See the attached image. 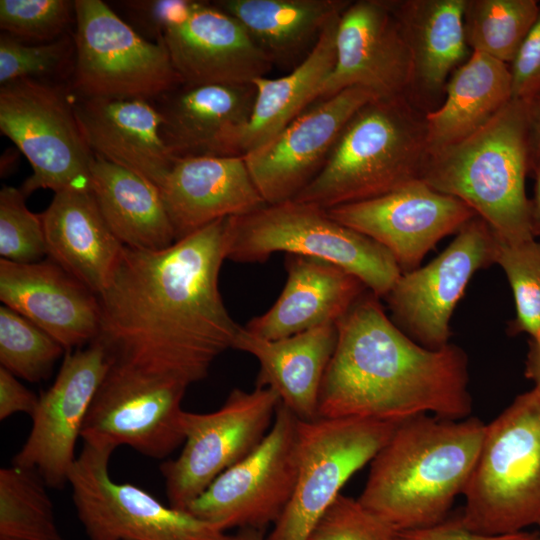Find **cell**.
I'll list each match as a JSON object with an SVG mask.
<instances>
[{
    "instance_id": "obj_1",
    "label": "cell",
    "mask_w": 540,
    "mask_h": 540,
    "mask_svg": "<svg viewBox=\"0 0 540 540\" xmlns=\"http://www.w3.org/2000/svg\"><path fill=\"white\" fill-rule=\"evenodd\" d=\"M227 218L156 251L124 246L99 297L96 338L112 362L185 386L204 379L241 328L218 278Z\"/></svg>"
},
{
    "instance_id": "obj_2",
    "label": "cell",
    "mask_w": 540,
    "mask_h": 540,
    "mask_svg": "<svg viewBox=\"0 0 540 540\" xmlns=\"http://www.w3.org/2000/svg\"><path fill=\"white\" fill-rule=\"evenodd\" d=\"M336 327V347L319 393V418L398 423L430 413L452 420L470 415L468 358L459 346L429 349L417 343L369 290Z\"/></svg>"
},
{
    "instance_id": "obj_3",
    "label": "cell",
    "mask_w": 540,
    "mask_h": 540,
    "mask_svg": "<svg viewBox=\"0 0 540 540\" xmlns=\"http://www.w3.org/2000/svg\"><path fill=\"white\" fill-rule=\"evenodd\" d=\"M485 426L429 414L401 421L370 462L359 502L402 532L441 523L465 490Z\"/></svg>"
},
{
    "instance_id": "obj_4",
    "label": "cell",
    "mask_w": 540,
    "mask_h": 540,
    "mask_svg": "<svg viewBox=\"0 0 540 540\" xmlns=\"http://www.w3.org/2000/svg\"><path fill=\"white\" fill-rule=\"evenodd\" d=\"M527 104L512 98L469 137L428 152L420 180L469 206L506 243L533 239Z\"/></svg>"
},
{
    "instance_id": "obj_5",
    "label": "cell",
    "mask_w": 540,
    "mask_h": 540,
    "mask_svg": "<svg viewBox=\"0 0 540 540\" xmlns=\"http://www.w3.org/2000/svg\"><path fill=\"white\" fill-rule=\"evenodd\" d=\"M426 136L425 114L405 97L375 98L353 114L322 170L293 200L326 210L420 180Z\"/></svg>"
},
{
    "instance_id": "obj_6",
    "label": "cell",
    "mask_w": 540,
    "mask_h": 540,
    "mask_svg": "<svg viewBox=\"0 0 540 540\" xmlns=\"http://www.w3.org/2000/svg\"><path fill=\"white\" fill-rule=\"evenodd\" d=\"M459 521L483 534L540 525V387L518 395L485 426Z\"/></svg>"
},
{
    "instance_id": "obj_7",
    "label": "cell",
    "mask_w": 540,
    "mask_h": 540,
    "mask_svg": "<svg viewBox=\"0 0 540 540\" xmlns=\"http://www.w3.org/2000/svg\"><path fill=\"white\" fill-rule=\"evenodd\" d=\"M276 252L333 263L357 276L380 298L402 273L385 248L317 206L291 200L227 218L225 259L261 263Z\"/></svg>"
},
{
    "instance_id": "obj_8",
    "label": "cell",
    "mask_w": 540,
    "mask_h": 540,
    "mask_svg": "<svg viewBox=\"0 0 540 540\" xmlns=\"http://www.w3.org/2000/svg\"><path fill=\"white\" fill-rule=\"evenodd\" d=\"M0 130L33 169L20 188L26 198L38 189L90 191L94 154L58 85L37 78L1 85Z\"/></svg>"
},
{
    "instance_id": "obj_9",
    "label": "cell",
    "mask_w": 540,
    "mask_h": 540,
    "mask_svg": "<svg viewBox=\"0 0 540 540\" xmlns=\"http://www.w3.org/2000/svg\"><path fill=\"white\" fill-rule=\"evenodd\" d=\"M73 87L81 98L150 99L182 85L164 42L101 0L75 1Z\"/></svg>"
},
{
    "instance_id": "obj_10",
    "label": "cell",
    "mask_w": 540,
    "mask_h": 540,
    "mask_svg": "<svg viewBox=\"0 0 540 540\" xmlns=\"http://www.w3.org/2000/svg\"><path fill=\"white\" fill-rule=\"evenodd\" d=\"M114 450L83 442L69 475L73 504L90 540H238L133 484L115 482L109 473Z\"/></svg>"
},
{
    "instance_id": "obj_11",
    "label": "cell",
    "mask_w": 540,
    "mask_h": 540,
    "mask_svg": "<svg viewBox=\"0 0 540 540\" xmlns=\"http://www.w3.org/2000/svg\"><path fill=\"white\" fill-rule=\"evenodd\" d=\"M399 423L362 418L299 419L294 492L266 540H307L345 483L372 461Z\"/></svg>"
},
{
    "instance_id": "obj_12",
    "label": "cell",
    "mask_w": 540,
    "mask_h": 540,
    "mask_svg": "<svg viewBox=\"0 0 540 540\" xmlns=\"http://www.w3.org/2000/svg\"><path fill=\"white\" fill-rule=\"evenodd\" d=\"M280 402L269 387L235 388L213 412L184 411L183 449L160 466L169 506L186 510L221 473L248 456L269 432Z\"/></svg>"
},
{
    "instance_id": "obj_13",
    "label": "cell",
    "mask_w": 540,
    "mask_h": 540,
    "mask_svg": "<svg viewBox=\"0 0 540 540\" xmlns=\"http://www.w3.org/2000/svg\"><path fill=\"white\" fill-rule=\"evenodd\" d=\"M298 427L299 419L280 402L261 443L221 473L186 511L225 531L274 525L296 484Z\"/></svg>"
},
{
    "instance_id": "obj_14",
    "label": "cell",
    "mask_w": 540,
    "mask_h": 540,
    "mask_svg": "<svg viewBox=\"0 0 540 540\" xmlns=\"http://www.w3.org/2000/svg\"><path fill=\"white\" fill-rule=\"evenodd\" d=\"M187 386L112 362L89 407L83 442L127 445L163 459L184 443L181 403Z\"/></svg>"
},
{
    "instance_id": "obj_15",
    "label": "cell",
    "mask_w": 540,
    "mask_h": 540,
    "mask_svg": "<svg viewBox=\"0 0 540 540\" xmlns=\"http://www.w3.org/2000/svg\"><path fill=\"white\" fill-rule=\"evenodd\" d=\"M496 242L491 227L476 216L430 263L402 272L384 297L394 324L426 348L448 345L454 309L474 274L494 264Z\"/></svg>"
},
{
    "instance_id": "obj_16",
    "label": "cell",
    "mask_w": 540,
    "mask_h": 540,
    "mask_svg": "<svg viewBox=\"0 0 540 540\" xmlns=\"http://www.w3.org/2000/svg\"><path fill=\"white\" fill-rule=\"evenodd\" d=\"M112 360L97 340L68 350L52 386L39 396L31 431L12 464L37 470L50 488H63L91 402Z\"/></svg>"
},
{
    "instance_id": "obj_17",
    "label": "cell",
    "mask_w": 540,
    "mask_h": 540,
    "mask_svg": "<svg viewBox=\"0 0 540 540\" xmlns=\"http://www.w3.org/2000/svg\"><path fill=\"white\" fill-rule=\"evenodd\" d=\"M337 222L385 248L402 272L421 261L444 237L457 234L476 213L461 200L412 181L382 196L326 209Z\"/></svg>"
},
{
    "instance_id": "obj_18",
    "label": "cell",
    "mask_w": 540,
    "mask_h": 540,
    "mask_svg": "<svg viewBox=\"0 0 540 540\" xmlns=\"http://www.w3.org/2000/svg\"><path fill=\"white\" fill-rule=\"evenodd\" d=\"M378 98L350 87L317 101L264 145L243 155L267 205L295 199L319 174L353 114Z\"/></svg>"
},
{
    "instance_id": "obj_19",
    "label": "cell",
    "mask_w": 540,
    "mask_h": 540,
    "mask_svg": "<svg viewBox=\"0 0 540 540\" xmlns=\"http://www.w3.org/2000/svg\"><path fill=\"white\" fill-rule=\"evenodd\" d=\"M160 39L184 85L252 83L273 68L243 26L213 1L176 0Z\"/></svg>"
},
{
    "instance_id": "obj_20",
    "label": "cell",
    "mask_w": 540,
    "mask_h": 540,
    "mask_svg": "<svg viewBox=\"0 0 540 540\" xmlns=\"http://www.w3.org/2000/svg\"><path fill=\"white\" fill-rule=\"evenodd\" d=\"M336 61L317 100L350 87L378 98L405 97L411 57L386 0L351 1L336 31Z\"/></svg>"
},
{
    "instance_id": "obj_21",
    "label": "cell",
    "mask_w": 540,
    "mask_h": 540,
    "mask_svg": "<svg viewBox=\"0 0 540 540\" xmlns=\"http://www.w3.org/2000/svg\"><path fill=\"white\" fill-rule=\"evenodd\" d=\"M0 300L67 351L99 335V297L47 257L33 263L0 260Z\"/></svg>"
},
{
    "instance_id": "obj_22",
    "label": "cell",
    "mask_w": 540,
    "mask_h": 540,
    "mask_svg": "<svg viewBox=\"0 0 540 540\" xmlns=\"http://www.w3.org/2000/svg\"><path fill=\"white\" fill-rule=\"evenodd\" d=\"M159 189L176 241L267 205L243 156L175 158Z\"/></svg>"
},
{
    "instance_id": "obj_23",
    "label": "cell",
    "mask_w": 540,
    "mask_h": 540,
    "mask_svg": "<svg viewBox=\"0 0 540 540\" xmlns=\"http://www.w3.org/2000/svg\"><path fill=\"white\" fill-rule=\"evenodd\" d=\"M411 57L405 98L427 114L438 108L449 75L469 58L465 0H386Z\"/></svg>"
},
{
    "instance_id": "obj_24",
    "label": "cell",
    "mask_w": 540,
    "mask_h": 540,
    "mask_svg": "<svg viewBox=\"0 0 540 540\" xmlns=\"http://www.w3.org/2000/svg\"><path fill=\"white\" fill-rule=\"evenodd\" d=\"M74 110L94 155L160 188L175 158L161 134L163 118L159 108L147 99L81 98Z\"/></svg>"
},
{
    "instance_id": "obj_25",
    "label": "cell",
    "mask_w": 540,
    "mask_h": 540,
    "mask_svg": "<svg viewBox=\"0 0 540 540\" xmlns=\"http://www.w3.org/2000/svg\"><path fill=\"white\" fill-rule=\"evenodd\" d=\"M287 280L273 304L244 328L276 340L325 324H336L369 289L354 274L321 259L285 255Z\"/></svg>"
},
{
    "instance_id": "obj_26",
    "label": "cell",
    "mask_w": 540,
    "mask_h": 540,
    "mask_svg": "<svg viewBox=\"0 0 540 540\" xmlns=\"http://www.w3.org/2000/svg\"><path fill=\"white\" fill-rule=\"evenodd\" d=\"M181 86L159 108L172 157L234 156L235 140L252 114L254 84Z\"/></svg>"
},
{
    "instance_id": "obj_27",
    "label": "cell",
    "mask_w": 540,
    "mask_h": 540,
    "mask_svg": "<svg viewBox=\"0 0 540 540\" xmlns=\"http://www.w3.org/2000/svg\"><path fill=\"white\" fill-rule=\"evenodd\" d=\"M336 342V324L276 340L258 337L241 326L233 349L258 361L256 387L273 389L298 419L310 421L319 418V393Z\"/></svg>"
},
{
    "instance_id": "obj_28",
    "label": "cell",
    "mask_w": 540,
    "mask_h": 540,
    "mask_svg": "<svg viewBox=\"0 0 540 540\" xmlns=\"http://www.w3.org/2000/svg\"><path fill=\"white\" fill-rule=\"evenodd\" d=\"M41 218L47 257L99 296L112 279L124 245L110 230L91 191L55 193Z\"/></svg>"
},
{
    "instance_id": "obj_29",
    "label": "cell",
    "mask_w": 540,
    "mask_h": 540,
    "mask_svg": "<svg viewBox=\"0 0 540 540\" xmlns=\"http://www.w3.org/2000/svg\"><path fill=\"white\" fill-rule=\"evenodd\" d=\"M272 66L293 70L311 53L330 21L350 0H216Z\"/></svg>"
},
{
    "instance_id": "obj_30",
    "label": "cell",
    "mask_w": 540,
    "mask_h": 540,
    "mask_svg": "<svg viewBox=\"0 0 540 540\" xmlns=\"http://www.w3.org/2000/svg\"><path fill=\"white\" fill-rule=\"evenodd\" d=\"M341 14L330 21L311 53L288 74L252 81L255 102L248 123L235 140L234 156H243L264 145L316 102L335 65L336 31Z\"/></svg>"
},
{
    "instance_id": "obj_31",
    "label": "cell",
    "mask_w": 540,
    "mask_h": 540,
    "mask_svg": "<svg viewBox=\"0 0 540 540\" xmlns=\"http://www.w3.org/2000/svg\"><path fill=\"white\" fill-rule=\"evenodd\" d=\"M512 98L509 65L471 52L449 78L440 106L425 114L427 153L474 134Z\"/></svg>"
},
{
    "instance_id": "obj_32",
    "label": "cell",
    "mask_w": 540,
    "mask_h": 540,
    "mask_svg": "<svg viewBox=\"0 0 540 540\" xmlns=\"http://www.w3.org/2000/svg\"><path fill=\"white\" fill-rule=\"evenodd\" d=\"M90 191L124 246L156 251L176 242L160 189L141 175L94 155Z\"/></svg>"
},
{
    "instance_id": "obj_33",
    "label": "cell",
    "mask_w": 540,
    "mask_h": 540,
    "mask_svg": "<svg viewBox=\"0 0 540 540\" xmlns=\"http://www.w3.org/2000/svg\"><path fill=\"white\" fill-rule=\"evenodd\" d=\"M47 487L35 469H0V540H65Z\"/></svg>"
},
{
    "instance_id": "obj_34",
    "label": "cell",
    "mask_w": 540,
    "mask_h": 540,
    "mask_svg": "<svg viewBox=\"0 0 540 540\" xmlns=\"http://www.w3.org/2000/svg\"><path fill=\"white\" fill-rule=\"evenodd\" d=\"M539 12L535 0H465L463 25L472 52L510 64Z\"/></svg>"
},
{
    "instance_id": "obj_35",
    "label": "cell",
    "mask_w": 540,
    "mask_h": 540,
    "mask_svg": "<svg viewBox=\"0 0 540 540\" xmlns=\"http://www.w3.org/2000/svg\"><path fill=\"white\" fill-rule=\"evenodd\" d=\"M58 341L7 306L0 307V363L18 378L46 380L64 352Z\"/></svg>"
},
{
    "instance_id": "obj_36",
    "label": "cell",
    "mask_w": 540,
    "mask_h": 540,
    "mask_svg": "<svg viewBox=\"0 0 540 540\" xmlns=\"http://www.w3.org/2000/svg\"><path fill=\"white\" fill-rule=\"evenodd\" d=\"M494 263L504 271L514 297L515 317L508 332L534 335L540 327V241L506 243L497 238Z\"/></svg>"
},
{
    "instance_id": "obj_37",
    "label": "cell",
    "mask_w": 540,
    "mask_h": 540,
    "mask_svg": "<svg viewBox=\"0 0 540 540\" xmlns=\"http://www.w3.org/2000/svg\"><path fill=\"white\" fill-rule=\"evenodd\" d=\"M20 190L3 185L0 191V254L15 263H33L47 256L41 214L25 205Z\"/></svg>"
},
{
    "instance_id": "obj_38",
    "label": "cell",
    "mask_w": 540,
    "mask_h": 540,
    "mask_svg": "<svg viewBox=\"0 0 540 540\" xmlns=\"http://www.w3.org/2000/svg\"><path fill=\"white\" fill-rule=\"evenodd\" d=\"M75 20V1L1 0L0 27L24 41L46 42L65 35Z\"/></svg>"
},
{
    "instance_id": "obj_39",
    "label": "cell",
    "mask_w": 540,
    "mask_h": 540,
    "mask_svg": "<svg viewBox=\"0 0 540 540\" xmlns=\"http://www.w3.org/2000/svg\"><path fill=\"white\" fill-rule=\"evenodd\" d=\"M74 52V40L66 34L46 42L25 43L10 34L0 36V84L37 78L59 70Z\"/></svg>"
},
{
    "instance_id": "obj_40",
    "label": "cell",
    "mask_w": 540,
    "mask_h": 540,
    "mask_svg": "<svg viewBox=\"0 0 540 540\" xmlns=\"http://www.w3.org/2000/svg\"><path fill=\"white\" fill-rule=\"evenodd\" d=\"M307 540H404L403 533L362 505L340 494Z\"/></svg>"
},
{
    "instance_id": "obj_41",
    "label": "cell",
    "mask_w": 540,
    "mask_h": 540,
    "mask_svg": "<svg viewBox=\"0 0 540 540\" xmlns=\"http://www.w3.org/2000/svg\"><path fill=\"white\" fill-rule=\"evenodd\" d=\"M509 69L513 98L528 100L540 92V3L538 16Z\"/></svg>"
},
{
    "instance_id": "obj_42",
    "label": "cell",
    "mask_w": 540,
    "mask_h": 540,
    "mask_svg": "<svg viewBox=\"0 0 540 540\" xmlns=\"http://www.w3.org/2000/svg\"><path fill=\"white\" fill-rule=\"evenodd\" d=\"M404 540H540L539 531H519L507 534H483L466 528L458 517L447 518L436 525L405 531Z\"/></svg>"
},
{
    "instance_id": "obj_43",
    "label": "cell",
    "mask_w": 540,
    "mask_h": 540,
    "mask_svg": "<svg viewBox=\"0 0 540 540\" xmlns=\"http://www.w3.org/2000/svg\"><path fill=\"white\" fill-rule=\"evenodd\" d=\"M15 375L0 366V420L18 413L32 417L38 407L39 396L27 389Z\"/></svg>"
},
{
    "instance_id": "obj_44",
    "label": "cell",
    "mask_w": 540,
    "mask_h": 540,
    "mask_svg": "<svg viewBox=\"0 0 540 540\" xmlns=\"http://www.w3.org/2000/svg\"><path fill=\"white\" fill-rule=\"evenodd\" d=\"M527 104L530 173L540 166V92L525 100Z\"/></svg>"
},
{
    "instance_id": "obj_45",
    "label": "cell",
    "mask_w": 540,
    "mask_h": 540,
    "mask_svg": "<svg viewBox=\"0 0 540 540\" xmlns=\"http://www.w3.org/2000/svg\"><path fill=\"white\" fill-rule=\"evenodd\" d=\"M524 375L534 386L540 387V327L529 337Z\"/></svg>"
},
{
    "instance_id": "obj_46",
    "label": "cell",
    "mask_w": 540,
    "mask_h": 540,
    "mask_svg": "<svg viewBox=\"0 0 540 540\" xmlns=\"http://www.w3.org/2000/svg\"><path fill=\"white\" fill-rule=\"evenodd\" d=\"M535 184L533 195L529 198L530 228L534 238L540 236V166L533 171Z\"/></svg>"
},
{
    "instance_id": "obj_47",
    "label": "cell",
    "mask_w": 540,
    "mask_h": 540,
    "mask_svg": "<svg viewBox=\"0 0 540 540\" xmlns=\"http://www.w3.org/2000/svg\"><path fill=\"white\" fill-rule=\"evenodd\" d=\"M266 529L241 528L236 536L238 540H266Z\"/></svg>"
},
{
    "instance_id": "obj_48",
    "label": "cell",
    "mask_w": 540,
    "mask_h": 540,
    "mask_svg": "<svg viewBox=\"0 0 540 540\" xmlns=\"http://www.w3.org/2000/svg\"><path fill=\"white\" fill-rule=\"evenodd\" d=\"M538 527H539V530H538V531H539V537H540V525H539Z\"/></svg>"
}]
</instances>
